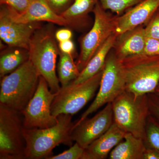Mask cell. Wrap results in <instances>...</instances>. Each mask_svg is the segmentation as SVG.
<instances>
[{"label": "cell", "mask_w": 159, "mask_h": 159, "mask_svg": "<svg viewBox=\"0 0 159 159\" xmlns=\"http://www.w3.org/2000/svg\"><path fill=\"white\" fill-rule=\"evenodd\" d=\"M73 116L61 114L55 125L45 129H27L23 134L25 141V158L48 159L53 156V150L60 144L71 147L74 141L71 134L74 123Z\"/></svg>", "instance_id": "obj_1"}, {"label": "cell", "mask_w": 159, "mask_h": 159, "mask_svg": "<svg viewBox=\"0 0 159 159\" xmlns=\"http://www.w3.org/2000/svg\"><path fill=\"white\" fill-rule=\"evenodd\" d=\"M40 76L29 59L1 78L0 104L22 111L36 92Z\"/></svg>", "instance_id": "obj_2"}, {"label": "cell", "mask_w": 159, "mask_h": 159, "mask_svg": "<svg viewBox=\"0 0 159 159\" xmlns=\"http://www.w3.org/2000/svg\"><path fill=\"white\" fill-rule=\"evenodd\" d=\"M59 50L53 30L50 27H40L31 38L29 59L40 76L46 80L50 90L57 93L61 86L56 74V62Z\"/></svg>", "instance_id": "obj_3"}, {"label": "cell", "mask_w": 159, "mask_h": 159, "mask_svg": "<svg viewBox=\"0 0 159 159\" xmlns=\"http://www.w3.org/2000/svg\"><path fill=\"white\" fill-rule=\"evenodd\" d=\"M120 60L125 91L136 97L155 93L159 85V56L143 53Z\"/></svg>", "instance_id": "obj_4"}, {"label": "cell", "mask_w": 159, "mask_h": 159, "mask_svg": "<svg viewBox=\"0 0 159 159\" xmlns=\"http://www.w3.org/2000/svg\"><path fill=\"white\" fill-rule=\"evenodd\" d=\"M111 104L114 122L125 132L145 141L150 114L148 95L136 97L125 91Z\"/></svg>", "instance_id": "obj_5"}, {"label": "cell", "mask_w": 159, "mask_h": 159, "mask_svg": "<svg viewBox=\"0 0 159 159\" xmlns=\"http://www.w3.org/2000/svg\"><path fill=\"white\" fill-rule=\"evenodd\" d=\"M20 112L0 104V159H24L26 144Z\"/></svg>", "instance_id": "obj_6"}, {"label": "cell", "mask_w": 159, "mask_h": 159, "mask_svg": "<svg viewBox=\"0 0 159 159\" xmlns=\"http://www.w3.org/2000/svg\"><path fill=\"white\" fill-rule=\"evenodd\" d=\"M103 69L93 77L80 83H71L61 87L51 105V113L55 117L61 114L73 116L93 97L99 88Z\"/></svg>", "instance_id": "obj_7"}, {"label": "cell", "mask_w": 159, "mask_h": 159, "mask_svg": "<svg viewBox=\"0 0 159 159\" xmlns=\"http://www.w3.org/2000/svg\"><path fill=\"white\" fill-rule=\"evenodd\" d=\"M125 91V78L121 61L113 51H111L103 67L97 96L88 108L74 124H78L100 107L107 103H112Z\"/></svg>", "instance_id": "obj_8"}, {"label": "cell", "mask_w": 159, "mask_h": 159, "mask_svg": "<svg viewBox=\"0 0 159 159\" xmlns=\"http://www.w3.org/2000/svg\"><path fill=\"white\" fill-rule=\"evenodd\" d=\"M93 13V25L80 42V52L76 62L80 73L106 41L115 33V16L111 15L99 2Z\"/></svg>", "instance_id": "obj_9"}, {"label": "cell", "mask_w": 159, "mask_h": 159, "mask_svg": "<svg viewBox=\"0 0 159 159\" xmlns=\"http://www.w3.org/2000/svg\"><path fill=\"white\" fill-rule=\"evenodd\" d=\"M56 94L51 92L46 80L40 76L35 93L21 112L25 128H47L57 123V117L51 113V105Z\"/></svg>", "instance_id": "obj_10"}, {"label": "cell", "mask_w": 159, "mask_h": 159, "mask_svg": "<svg viewBox=\"0 0 159 159\" xmlns=\"http://www.w3.org/2000/svg\"><path fill=\"white\" fill-rule=\"evenodd\" d=\"M114 122L111 103L91 118H86L82 122L74 124L72 131V140L84 148L105 133Z\"/></svg>", "instance_id": "obj_11"}, {"label": "cell", "mask_w": 159, "mask_h": 159, "mask_svg": "<svg viewBox=\"0 0 159 159\" xmlns=\"http://www.w3.org/2000/svg\"><path fill=\"white\" fill-rule=\"evenodd\" d=\"M40 27L39 23L25 24L14 21L1 6L0 38L9 47L28 51L31 38Z\"/></svg>", "instance_id": "obj_12"}, {"label": "cell", "mask_w": 159, "mask_h": 159, "mask_svg": "<svg viewBox=\"0 0 159 159\" xmlns=\"http://www.w3.org/2000/svg\"><path fill=\"white\" fill-rule=\"evenodd\" d=\"M1 6L11 19L16 22L28 24L47 22L67 27L65 20L55 13L45 0H31L28 8L22 12H18L6 5Z\"/></svg>", "instance_id": "obj_13"}, {"label": "cell", "mask_w": 159, "mask_h": 159, "mask_svg": "<svg viewBox=\"0 0 159 159\" xmlns=\"http://www.w3.org/2000/svg\"><path fill=\"white\" fill-rule=\"evenodd\" d=\"M159 8V0H144L123 14L115 16V33L119 35L146 25Z\"/></svg>", "instance_id": "obj_14"}, {"label": "cell", "mask_w": 159, "mask_h": 159, "mask_svg": "<svg viewBox=\"0 0 159 159\" xmlns=\"http://www.w3.org/2000/svg\"><path fill=\"white\" fill-rule=\"evenodd\" d=\"M126 133L113 122L108 130L84 149L82 159H106Z\"/></svg>", "instance_id": "obj_15"}, {"label": "cell", "mask_w": 159, "mask_h": 159, "mask_svg": "<svg viewBox=\"0 0 159 159\" xmlns=\"http://www.w3.org/2000/svg\"><path fill=\"white\" fill-rule=\"evenodd\" d=\"M146 38L144 25L128 30L117 35L113 52L119 60L143 54Z\"/></svg>", "instance_id": "obj_16"}, {"label": "cell", "mask_w": 159, "mask_h": 159, "mask_svg": "<svg viewBox=\"0 0 159 159\" xmlns=\"http://www.w3.org/2000/svg\"><path fill=\"white\" fill-rule=\"evenodd\" d=\"M98 0H74L70 6L61 16L67 27L81 30L88 25L90 13L93 12Z\"/></svg>", "instance_id": "obj_17"}, {"label": "cell", "mask_w": 159, "mask_h": 159, "mask_svg": "<svg viewBox=\"0 0 159 159\" xmlns=\"http://www.w3.org/2000/svg\"><path fill=\"white\" fill-rule=\"evenodd\" d=\"M116 38V34L115 33L112 34L91 58L77 79L71 83L74 84L80 83L93 77L102 70L108 54L113 48Z\"/></svg>", "instance_id": "obj_18"}, {"label": "cell", "mask_w": 159, "mask_h": 159, "mask_svg": "<svg viewBox=\"0 0 159 159\" xmlns=\"http://www.w3.org/2000/svg\"><path fill=\"white\" fill-rule=\"evenodd\" d=\"M146 148L143 139L126 133L124 139L109 155L110 159H143Z\"/></svg>", "instance_id": "obj_19"}, {"label": "cell", "mask_w": 159, "mask_h": 159, "mask_svg": "<svg viewBox=\"0 0 159 159\" xmlns=\"http://www.w3.org/2000/svg\"><path fill=\"white\" fill-rule=\"evenodd\" d=\"M57 74L61 87L68 85L79 76L80 71L74 61L73 55L59 51Z\"/></svg>", "instance_id": "obj_20"}, {"label": "cell", "mask_w": 159, "mask_h": 159, "mask_svg": "<svg viewBox=\"0 0 159 159\" xmlns=\"http://www.w3.org/2000/svg\"><path fill=\"white\" fill-rule=\"evenodd\" d=\"M29 59V52L24 49H17L2 54L0 58L1 78L15 70Z\"/></svg>", "instance_id": "obj_21"}, {"label": "cell", "mask_w": 159, "mask_h": 159, "mask_svg": "<svg viewBox=\"0 0 159 159\" xmlns=\"http://www.w3.org/2000/svg\"><path fill=\"white\" fill-rule=\"evenodd\" d=\"M105 10L120 15L144 0H98Z\"/></svg>", "instance_id": "obj_22"}, {"label": "cell", "mask_w": 159, "mask_h": 159, "mask_svg": "<svg viewBox=\"0 0 159 159\" xmlns=\"http://www.w3.org/2000/svg\"><path fill=\"white\" fill-rule=\"evenodd\" d=\"M144 141L146 147L159 152V122L151 114L147 120Z\"/></svg>", "instance_id": "obj_23"}, {"label": "cell", "mask_w": 159, "mask_h": 159, "mask_svg": "<svg viewBox=\"0 0 159 159\" xmlns=\"http://www.w3.org/2000/svg\"><path fill=\"white\" fill-rule=\"evenodd\" d=\"M84 148L77 143L70 147L68 150L55 156H52L48 159H82Z\"/></svg>", "instance_id": "obj_24"}, {"label": "cell", "mask_w": 159, "mask_h": 159, "mask_svg": "<svg viewBox=\"0 0 159 159\" xmlns=\"http://www.w3.org/2000/svg\"><path fill=\"white\" fill-rule=\"evenodd\" d=\"M146 37L159 39V11L158 10L145 26Z\"/></svg>", "instance_id": "obj_25"}, {"label": "cell", "mask_w": 159, "mask_h": 159, "mask_svg": "<svg viewBox=\"0 0 159 159\" xmlns=\"http://www.w3.org/2000/svg\"><path fill=\"white\" fill-rule=\"evenodd\" d=\"M51 9L61 15L73 3L74 0H45Z\"/></svg>", "instance_id": "obj_26"}, {"label": "cell", "mask_w": 159, "mask_h": 159, "mask_svg": "<svg viewBox=\"0 0 159 159\" xmlns=\"http://www.w3.org/2000/svg\"><path fill=\"white\" fill-rule=\"evenodd\" d=\"M31 0H0L1 5H6L11 7L19 12L25 11Z\"/></svg>", "instance_id": "obj_27"}, {"label": "cell", "mask_w": 159, "mask_h": 159, "mask_svg": "<svg viewBox=\"0 0 159 159\" xmlns=\"http://www.w3.org/2000/svg\"><path fill=\"white\" fill-rule=\"evenodd\" d=\"M144 54L150 56H159V39L146 37Z\"/></svg>", "instance_id": "obj_28"}, {"label": "cell", "mask_w": 159, "mask_h": 159, "mask_svg": "<svg viewBox=\"0 0 159 159\" xmlns=\"http://www.w3.org/2000/svg\"><path fill=\"white\" fill-rule=\"evenodd\" d=\"M148 96L150 114L159 122V97L153 93L148 94Z\"/></svg>", "instance_id": "obj_29"}, {"label": "cell", "mask_w": 159, "mask_h": 159, "mask_svg": "<svg viewBox=\"0 0 159 159\" xmlns=\"http://www.w3.org/2000/svg\"><path fill=\"white\" fill-rule=\"evenodd\" d=\"M59 51L65 54H74L75 51V45L74 42L71 39L58 43Z\"/></svg>", "instance_id": "obj_30"}, {"label": "cell", "mask_w": 159, "mask_h": 159, "mask_svg": "<svg viewBox=\"0 0 159 159\" xmlns=\"http://www.w3.org/2000/svg\"><path fill=\"white\" fill-rule=\"evenodd\" d=\"M55 39L58 43L71 39L73 33L69 29H62L57 30L54 33Z\"/></svg>", "instance_id": "obj_31"}, {"label": "cell", "mask_w": 159, "mask_h": 159, "mask_svg": "<svg viewBox=\"0 0 159 159\" xmlns=\"http://www.w3.org/2000/svg\"><path fill=\"white\" fill-rule=\"evenodd\" d=\"M143 159H159V152L153 148L146 147Z\"/></svg>", "instance_id": "obj_32"}, {"label": "cell", "mask_w": 159, "mask_h": 159, "mask_svg": "<svg viewBox=\"0 0 159 159\" xmlns=\"http://www.w3.org/2000/svg\"><path fill=\"white\" fill-rule=\"evenodd\" d=\"M155 94L156 95H157V96H158L159 97V86L158 87L156 90L155 93Z\"/></svg>", "instance_id": "obj_33"}, {"label": "cell", "mask_w": 159, "mask_h": 159, "mask_svg": "<svg viewBox=\"0 0 159 159\" xmlns=\"http://www.w3.org/2000/svg\"><path fill=\"white\" fill-rule=\"evenodd\" d=\"M158 11H159V9H158Z\"/></svg>", "instance_id": "obj_34"}, {"label": "cell", "mask_w": 159, "mask_h": 159, "mask_svg": "<svg viewBox=\"0 0 159 159\" xmlns=\"http://www.w3.org/2000/svg\"><path fill=\"white\" fill-rule=\"evenodd\" d=\"M158 86H159V85Z\"/></svg>", "instance_id": "obj_35"}]
</instances>
